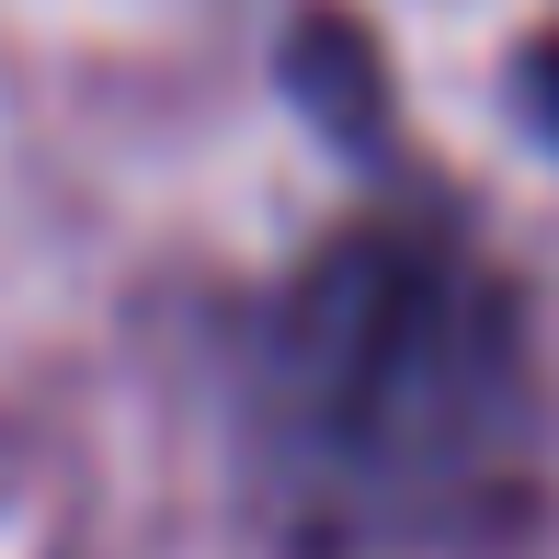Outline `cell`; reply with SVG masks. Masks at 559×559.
I'll use <instances>...</instances> for the list:
<instances>
[{
    "instance_id": "obj_1",
    "label": "cell",
    "mask_w": 559,
    "mask_h": 559,
    "mask_svg": "<svg viewBox=\"0 0 559 559\" xmlns=\"http://www.w3.org/2000/svg\"><path fill=\"white\" fill-rule=\"evenodd\" d=\"M537 445L525 320L435 228L332 240L251 343V456L309 559L468 548Z\"/></svg>"
},
{
    "instance_id": "obj_2",
    "label": "cell",
    "mask_w": 559,
    "mask_h": 559,
    "mask_svg": "<svg viewBox=\"0 0 559 559\" xmlns=\"http://www.w3.org/2000/svg\"><path fill=\"white\" fill-rule=\"evenodd\" d=\"M286 81H297V104L332 126V138H366L377 126V46L354 35L343 12H309L286 35Z\"/></svg>"
},
{
    "instance_id": "obj_3",
    "label": "cell",
    "mask_w": 559,
    "mask_h": 559,
    "mask_svg": "<svg viewBox=\"0 0 559 559\" xmlns=\"http://www.w3.org/2000/svg\"><path fill=\"white\" fill-rule=\"evenodd\" d=\"M525 104H537V126L559 138V46H537V58H525Z\"/></svg>"
}]
</instances>
